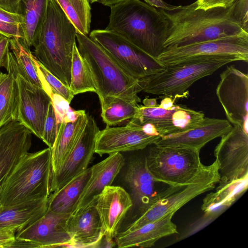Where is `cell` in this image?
<instances>
[{"label": "cell", "instance_id": "cell-1", "mask_svg": "<svg viewBox=\"0 0 248 248\" xmlns=\"http://www.w3.org/2000/svg\"><path fill=\"white\" fill-rule=\"evenodd\" d=\"M234 3L228 8H197L196 1L186 6L168 5L159 9L169 19L170 27L164 48L180 47L221 38L248 36L233 16Z\"/></svg>", "mask_w": 248, "mask_h": 248}, {"label": "cell", "instance_id": "cell-2", "mask_svg": "<svg viewBox=\"0 0 248 248\" xmlns=\"http://www.w3.org/2000/svg\"><path fill=\"white\" fill-rule=\"evenodd\" d=\"M170 27V21L159 9L140 0H124L110 7L106 30L157 59L164 49Z\"/></svg>", "mask_w": 248, "mask_h": 248}, {"label": "cell", "instance_id": "cell-3", "mask_svg": "<svg viewBox=\"0 0 248 248\" xmlns=\"http://www.w3.org/2000/svg\"><path fill=\"white\" fill-rule=\"evenodd\" d=\"M78 31L55 0H48L46 13L34 45L35 57L70 88L72 60Z\"/></svg>", "mask_w": 248, "mask_h": 248}, {"label": "cell", "instance_id": "cell-4", "mask_svg": "<svg viewBox=\"0 0 248 248\" xmlns=\"http://www.w3.org/2000/svg\"><path fill=\"white\" fill-rule=\"evenodd\" d=\"M78 51L91 72L101 111L117 99L128 102H140L139 80L134 78L102 47L88 35L77 32Z\"/></svg>", "mask_w": 248, "mask_h": 248}, {"label": "cell", "instance_id": "cell-5", "mask_svg": "<svg viewBox=\"0 0 248 248\" xmlns=\"http://www.w3.org/2000/svg\"><path fill=\"white\" fill-rule=\"evenodd\" d=\"M241 61L230 55L200 56L165 66L162 71L139 80L142 91L173 99L186 97L196 81L214 73L226 64Z\"/></svg>", "mask_w": 248, "mask_h": 248}, {"label": "cell", "instance_id": "cell-6", "mask_svg": "<svg viewBox=\"0 0 248 248\" xmlns=\"http://www.w3.org/2000/svg\"><path fill=\"white\" fill-rule=\"evenodd\" d=\"M51 150L28 153L0 187V204L11 206L50 195Z\"/></svg>", "mask_w": 248, "mask_h": 248}, {"label": "cell", "instance_id": "cell-7", "mask_svg": "<svg viewBox=\"0 0 248 248\" xmlns=\"http://www.w3.org/2000/svg\"><path fill=\"white\" fill-rule=\"evenodd\" d=\"M218 166L215 159L211 164L204 165L188 183L169 186L165 189L159 191L150 207L129 225L125 231H131L168 214L174 215L191 200L213 189L219 181Z\"/></svg>", "mask_w": 248, "mask_h": 248}, {"label": "cell", "instance_id": "cell-8", "mask_svg": "<svg viewBox=\"0 0 248 248\" xmlns=\"http://www.w3.org/2000/svg\"><path fill=\"white\" fill-rule=\"evenodd\" d=\"M154 145L145 158L148 169L157 183L168 186L188 183L204 166L198 151Z\"/></svg>", "mask_w": 248, "mask_h": 248}, {"label": "cell", "instance_id": "cell-9", "mask_svg": "<svg viewBox=\"0 0 248 248\" xmlns=\"http://www.w3.org/2000/svg\"><path fill=\"white\" fill-rule=\"evenodd\" d=\"M89 37L139 80L160 72L166 67L157 59L113 31L106 29L95 30L91 31Z\"/></svg>", "mask_w": 248, "mask_h": 248}, {"label": "cell", "instance_id": "cell-10", "mask_svg": "<svg viewBox=\"0 0 248 248\" xmlns=\"http://www.w3.org/2000/svg\"><path fill=\"white\" fill-rule=\"evenodd\" d=\"M233 125L214 149L218 164V186L248 178V134L240 125Z\"/></svg>", "mask_w": 248, "mask_h": 248}, {"label": "cell", "instance_id": "cell-11", "mask_svg": "<svg viewBox=\"0 0 248 248\" xmlns=\"http://www.w3.org/2000/svg\"><path fill=\"white\" fill-rule=\"evenodd\" d=\"M216 94L227 120L248 134V75L234 65L220 74Z\"/></svg>", "mask_w": 248, "mask_h": 248}, {"label": "cell", "instance_id": "cell-12", "mask_svg": "<svg viewBox=\"0 0 248 248\" xmlns=\"http://www.w3.org/2000/svg\"><path fill=\"white\" fill-rule=\"evenodd\" d=\"M204 116L201 111H196L182 105L174 104L170 109L162 108L158 105L155 107L138 105L134 116L128 123L139 126L152 124L162 137L187 130Z\"/></svg>", "mask_w": 248, "mask_h": 248}, {"label": "cell", "instance_id": "cell-13", "mask_svg": "<svg viewBox=\"0 0 248 248\" xmlns=\"http://www.w3.org/2000/svg\"><path fill=\"white\" fill-rule=\"evenodd\" d=\"M230 55L248 62V36L221 38L180 47L164 48L157 60L165 66L200 56Z\"/></svg>", "mask_w": 248, "mask_h": 248}, {"label": "cell", "instance_id": "cell-14", "mask_svg": "<svg viewBox=\"0 0 248 248\" xmlns=\"http://www.w3.org/2000/svg\"><path fill=\"white\" fill-rule=\"evenodd\" d=\"M69 215L56 214L47 210L34 223L16 232V240L11 248L72 247L71 238L65 228Z\"/></svg>", "mask_w": 248, "mask_h": 248}, {"label": "cell", "instance_id": "cell-15", "mask_svg": "<svg viewBox=\"0 0 248 248\" xmlns=\"http://www.w3.org/2000/svg\"><path fill=\"white\" fill-rule=\"evenodd\" d=\"M99 131L94 118L88 114L85 127L73 148L59 170L51 174L50 194L59 190L88 168L94 153Z\"/></svg>", "mask_w": 248, "mask_h": 248}, {"label": "cell", "instance_id": "cell-16", "mask_svg": "<svg viewBox=\"0 0 248 248\" xmlns=\"http://www.w3.org/2000/svg\"><path fill=\"white\" fill-rule=\"evenodd\" d=\"M16 81L18 90L17 121L41 139L51 98L43 88L31 83L20 75H17Z\"/></svg>", "mask_w": 248, "mask_h": 248}, {"label": "cell", "instance_id": "cell-17", "mask_svg": "<svg viewBox=\"0 0 248 248\" xmlns=\"http://www.w3.org/2000/svg\"><path fill=\"white\" fill-rule=\"evenodd\" d=\"M124 180L130 190L133 221L144 214L152 205L157 193L155 180L148 169L145 154H135L128 161Z\"/></svg>", "mask_w": 248, "mask_h": 248}, {"label": "cell", "instance_id": "cell-18", "mask_svg": "<svg viewBox=\"0 0 248 248\" xmlns=\"http://www.w3.org/2000/svg\"><path fill=\"white\" fill-rule=\"evenodd\" d=\"M161 137L146 133L141 126L127 123L125 126H107L97 136L94 153L102 156L115 153L142 150L155 144Z\"/></svg>", "mask_w": 248, "mask_h": 248}, {"label": "cell", "instance_id": "cell-19", "mask_svg": "<svg viewBox=\"0 0 248 248\" xmlns=\"http://www.w3.org/2000/svg\"><path fill=\"white\" fill-rule=\"evenodd\" d=\"M32 133L18 121L0 128V187L30 150Z\"/></svg>", "mask_w": 248, "mask_h": 248}, {"label": "cell", "instance_id": "cell-20", "mask_svg": "<svg viewBox=\"0 0 248 248\" xmlns=\"http://www.w3.org/2000/svg\"><path fill=\"white\" fill-rule=\"evenodd\" d=\"M232 127L227 120L204 117L187 130L161 137L155 144L188 148L200 152L208 142L221 137Z\"/></svg>", "mask_w": 248, "mask_h": 248}, {"label": "cell", "instance_id": "cell-21", "mask_svg": "<svg viewBox=\"0 0 248 248\" xmlns=\"http://www.w3.org/2000/svg\"><path fill=\"white\" fill-rule=\"evenodd\" d=\"M96 200L75 210L67 218L65 228L71 238L72 247L96 248L104 235Z\"/></svg>", "mask_w": 248, "mask_h": 248}, {"label": "cell", "instance_id": "cell-22", "mask_svg": "<svg viewBox=\"0 0 248 248\" xmlns=\"http://www.w3.org/2000/svg\"><path fill=\"white\" fill-rule=\"evenodd\" d=\"M132 202L129 194L120 186H107L97 197L96 208L105 234L113 239Z\"/></svg>", "mask_w": 248, "mask_h": 248}, {"label": "cell", "instance_id": "cell-23", "mask_svg": "<svg viewBox=\"0 0 248 248\" xmlns=\"http://www.w3.org/2000/svg\"><path fill=\"white\" fill-rule=\"evenodd\" d=\"M125 163L121 153H115L109 155L105 159L91 167L90 178L74 211L96 200L104 188L112 184Z\"/></svg>", "mask_w": 248, "mask_h": 248}, {"label": "cell", "instance_id": "cell-24", "mask_svg": "<svg viewBox=\"0 0 248 248\" xmlns=\"http://www.w3.org/2000/svg\"><path fill=\"white\" fill-rule=\"evenodd\" d=\"M173 215L168 214L131 231L118 232L115 236L116 245L119 248L152 247L159 239L178 233L176 225L172 221Z\"/></svg>", "mask_w": 248, "mask_h": 248}, {"label": "cell", "instance_id": "cell-25", "mask_svg": "<svg viewBox=\"0 0 248 248\" xmlns=\"http://www.w3.org/2000/svg\"><path fill=\"white\" fill-rule=\"evenodd\" d=\"M48 198L11 206L0 205V229L12 228L17 232L29 227L46 214Z\"/></svg>", "mask_w": 248, "mask_h": 248}, {"label": "cell", "instance_id": "cell-26", "mask_svg": "<svg viewBox=\"0 0 248 248\" xmlns=\"http://www.w3.org/2000/svg\"><path fill=\"white\" fill-rule=\"evenodd\" d=\"M10 49L4 67L8 74L16 78L17 75L22 76L31 83L42 88L36 67L34 55L21 38L10 39Z\"/></svg>", "mask_w": 248, "mask_h": 248}, {"label": "cell", "instance_id": "cell-27", "mask_svg": "<svg viewBox=\"0 0 248 248\" xmlns=\"http://www.w3.org/2000/svg\"><path fill=\"white\" fill-rule=\"evenodd\" d=\"M86 112L75 121L59 124L57 135L51 150V174L56 172L75 146L88 119Z\"/></svg>", "mask_w": 248, "mask_h": 248}, {"label": "cell", "instance_id": "cell-28", "mask_svg": "<svg viewBox=\"0 0 248 248\" xmlns=\"http://www.w3.org/2000/svg\"><path fill=\"white\" fill-rule=\"evenodd\" d=\"M91 171V167L88 168L59 190L50 193L47 210L58 215H70L90 178Z\"/></svg>", "mask_w": 248, "mask_h": 248}, {"label": "cell", "instance_id": "cell-29", "mask_svg": "<svg viewBox=\"0 0 248 248\" xmlns=\"http://www.w3.org/2000/svg\"><path fill=\"white\" fill-rule=\"evenodd\" d=\"M248 187V178L233 181L218 186L215 192L203 199L201 209L204 213L221 215L244 193Z\"/></svg>", "mask_w": 248, "mask_h": 248}, {"label": "cell", "instance_id": "cell-30", "mask_svg": "<svg viewBox=\"0 0 248 248\" xmlns=\"http://www.w3.org/2000/svg\"><path fill=\"white\" fill-rule=\"evenodd\" d=\"M47 1L48 0H19L20 14L23 18L22 40L29 48L34 45L45 16Z\"/></svg>", "mask_w": 248, "mask_h": 248}, {"label": "cell", "instance_id": "cell-31", "mask_svg": "<svg viewBox=\"0 0 248 248\" xmlns=\"http://www.w3.org/2000/svg\"><path fill=\"white\" fill-rule=\"evenodd\" d=\"M18 90L16 78L0 72V128L17 121Z\"/></svg>", "mask_w": 248, "mask_h": 248}, {"label": "cell", "instance_id": "cell-32", "mask_svg": "<svg viewBox=\"0 0 248 248\" xmlns=\"http://www.w3.org/2000/svg\"><path fill=\"white\" fill-rule=\"evenodd\" d=\"M70 88L74 95L96 91L90 69L80 54L76 43L73 52Z\"/></svg>", "mask_w": 248, "mask_h": 248}, {"label": "cell", "instance_id": "cell-33", "mask_svg": "<svg viewBox=\"0 0 248 248\" xmlns=\"http://www.w3.org/2000/svg\"><path fill=\"white\" fill-rule=\"evenodd\" d=\"M78 32L88 35L90 30L91 13L88 0H55Z\"/></svg>", "mask_w": 248, "mask_h": 248}, {"label": "cell", "instance_id": "cell-34", "mask_svg": "<svg viewBox=\"0 0 248 248\" xmlns=\"http://www.w3.org/2000/svg\"><path fill=\"white\" fill-rule=\"evenodd\" d=\"M138 103L117 99L108 107L101 111V116L107 126L116 125L134 116Z\"/></svg>", "mask_w": 248, "mask_h": 248}, {"label": "cell", "instance_id": "cell-35", "mask_svg": "<svg viewBox=\"0 0 248 248\" xmlns=\"http://www.w3.org/2000/svg\"><path fill=\"white\" fill-rule=\"evenodd\" d=\"M33 59L44 90L50 97L53 94H57L70 103L75 95L70 88L49 72L34 56Z\"/></svg>", "mask_w": 248, "mask_h": 248}, {"label": "cell", "instance_id": "cell-36", "mask_svg": "<svg viewBox=\"0 0 248 248\" xmlns=\"http://www.w3.org/2000/svg\"><path fill=\"white\" fill-rule=\"evenodd\" d=\"M59 124L57 122L56 114L52 102L50 104L45 120L41 140L52 148L57 135Z\"/></svg>", "mask_w": 248, "mask_h": 248}, {"label": "cell", "instance_id": "cell-37", "mask_svg": "<svg viewBox=\"0 0 248 248\" xmlns=\"http://www.w3.org/2000/svg\"><path fill=\"white\" fill-rule=\"evenodd\" d=\"M219 216V214L216 213H204L202 217L199 218L195 222L189 225V227L187 228V229H186L183 232V233H182L181 235L177 238V240L180 241L184 239L195 233L208 224H210Z\"/></svg>", "mask_w": 248, "mask_h": 248}, {"label": "cell", "instance_id": "cell-38", "mask_svg": "<svg viewBox=\"0 0 248 248\" xmlns=\"http://www.w3.org/2000/svg\"><path fill=\"white\" fill-rule=\"evenodd\" d=\"M51 98L58 123L59 124L64 122L67 115L72 109L69 106L70 103L57 94H53Z\"/></svg>", "mask_w": 248, "mask_h": 248}, {"label": "cell", "instance_id": "cell-39", "mask_svg": "<svg viewBox=\"0 0 248 248\" xmlns=\"http://www.w3.org/2000/svg\"><path fill=\"white\" fill-rule=\"evenodd\" d=\"M248 0H237L234 3L233 14L242 28L248 32Z\"/></svg>", "mask_w": 248, "mask_h": 248}, {"label": "cell", "instance_id": "cell-40", "mask_svg": "<svg viewBox=\"0 0 248 248\" xmlns=\"http://www.w3.org/2000/svg\"><path fill=\"white\" fill-rule=\"evenodd\" d=\"M0 34L11 39L23 38L20 25L8 23L0 20Z\"/></svg>", "mask_w": 248, "mask_h": 248}, {"label": "cell", "instance_id": "cell-41", "mask_svg": "<svg viewBox=\"0 0 248 248\" xmlns=\"http://www.w3.org/2000/svg\"><path fill=\"white\" fill-rule=\"evenodd\" d=\"M237 0H197V8L203 10L221 7L228 8L232 6Z\"/></svg>", "mask_w": 248, "mask_h": 248}, {"label": "cell", "instance_id": "cell-42", "mask_svg": "<svg viewBox=\"0 0 248 248\" xmlns=\"http://www.w3.org/2000/svg\"><path fill=\"white\" fill-rule=\"evenodd\" d=\"M16 232L12 228L0 229V248H11L16 240Z\"/></svg>", "mask_w": 248, "mask_h": 248}, {"label": "cell", "instance_id": "cell-43", "mask_svg": "<svg viewBox=\"0 0 248 248\" xmlns=\"http://www.w3.org/2000/svg\"><path fill=\"white\" fill-rule=\"evenodd\" d=\"M0 20L6 22L21 26L23 24V18L21 15L8 12L0 8Z\"/></svg>", "mask_w": 248, "mask_h": 248}, {"label": "cell", "instance_id": "cell-44", "mask_svg": "<svg viewBox=\"0 0 248 248\" xmlns=\"http://www.w3.org/2000/svg\"><path fill=\"white\" fill-rule=\"evenodd\" d=\"M9 49L10 38L0 34V67L4 66Z\"/></svg>", "mask_w": 248, "mask_h": 248}, {"label": "cell", "instance_id": "cell-45", "mask_svg": "<svg viewBox=\"0 0 248 248\" xmlns=\"http://www.w3.org/2000/svg\"><path fill=\"white\" fill-rule=\"evenodd\" d=\"M0 8L11 13L20 14L19 0H0Z\"/></svg>", "mask_w": 248, "mask_h": 248}, {"label": "cell", "instance_id": "cell-46", "mask_svg": "<svg viewBox=\"0 0 248 248\" xmlns=\"http://www.w3.org/2000/svg\"><path fill=\"white\" fill-rule=\"evenodd\" d=\"M141 126L144 131L148 135L152 136H160L157 131L155 125L152 124L147 123Z\"/></svg>", "mask_w": 248, "mask_h": 248}, {"label": "cell", "instance_id": "cell-47", "mask_svg": "<svg viewBox=\"0 0 248 248\" xmlns=\"http://www.w3.org/2000/svg\"><path fill=\"white\" fill-rule=\"evenodd\" d=\"M175 100L170 97H164L161 100L160 104L158 105V106L165 109H170L175 104Z\"/></svg>", "mask_w": 248, "mask_h": 248}, {"label": "cell", "instance_id": "cell-48", "mask_svg": "<svg viewBox=\"0 0 248 248\" xmlns=\"http://www.w3.org/2000/svg\"><path fill=\"white\" fill-rule=\"evenodd\" d=\"M146 3L157 9H164L168 4L165 3L162 0H144Z\"/></svg>", "mask_w": 248, "mask_h": 248}, {"label": "cell", "instance_id": "cell-49", "mask_svg": "<svg viewBox=\"0 0 248 248\" xmlns=\"http://www.w3.org/2000/svg\"><path fill=\"white\" fill-rule=\"evenodd\" d=\"M124 0H97V2H98L104 5L110 7Z\"/></svg>", "mask_w": 248, "mask_h": 248}, {"label": "cell", "instance_id": "cell-50", "mask_svg": "<svg viewBox=\"0 0 248 248\" xmlns=\"http://www.w3.org/2000/svg\"><path fill=\"white\" fill-rule=\"evenodd\" d=\"M143 105L146 107H155L156 106V99L146 98L143 100Z\"/></svg>", "mask_w": 248, "mask_h": 248}, {"label": "cell", "instance_id": "cell-51", "mask_svg": "<svg viewBox=\"0 0 248 248\" xmlns=\"http://www.w3.org/2000/svg\"><path fill=\"white\" fill-rule=\"evenodd\" d=\"M90 3H93L95 2H97V0H88Z\"/></svg>", "mask_w": 248, "mask_h": 248}, {"label": "cell", "instance_id": "cell-52", "mask_svg": "<svg viewBox=\"0 0 248 248\" xmlns=\"http://www.w3.org/2000/svg\"></svg>", "mask_w": 248, "mask_h": 248}]
</instances>
